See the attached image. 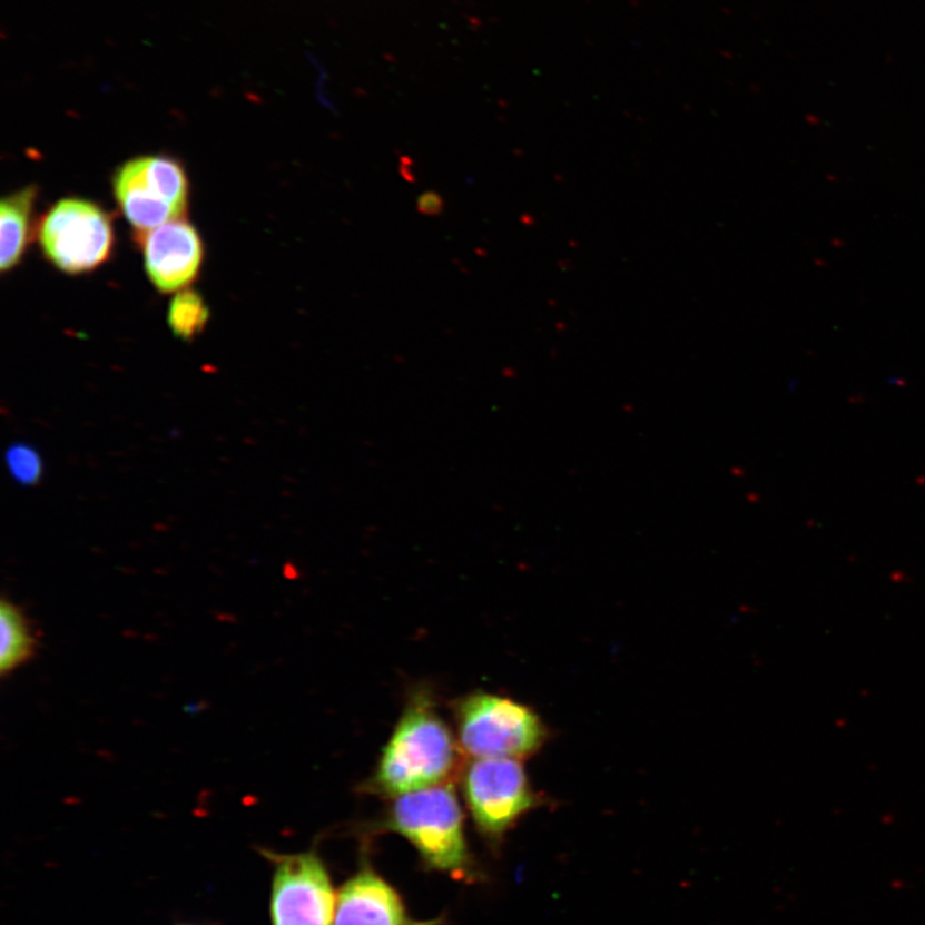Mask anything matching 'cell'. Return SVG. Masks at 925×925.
<instances>
[{
	"mask_svg": "<svg viewBox=\"0 0 925 925\" xmlns=\"http://www.w3.org/2000/svg\"><path fill=\"white\" fill-rule=\"evenodd\" d=\"M178 925H197V924H178Z\"/></svg>",
	"mask_w": 925,
	"mask_h": 925,
	"instance_id": "obj_16",
	"label": "cell"
},
{
	"mask_svg": "<svg viewBox=\"0 0 925 925\" xmlns=\"http://www.w3.org/2000/svg\"><path fill=\"white\" fill-rule=\"evenodd\" d=\"M416 211L423 216H430V218H437V216L443 215L445 211V199L443 195L436 190L423 191L416 198Z\"/></svg>",
	"mask_w": 925,
	"mask_h": 925,
	"instance_id": "obj_14",
	"label": "cell"
},
{
	"mask_svg": "<svg viewBox=\"0 0 925 925\" xmlns=\"http://www.w3.org/2000/svg\"><path fill=\"white\" fill-rule=\"evenodd\" d=\"M112 188L116 203L137 236L183 219L188 208L187 174L169 156L131 158L116 170Z\"/></svg>",
	"mask_w": 925,
	"mask_h": 925,
	"instance_id": "obj_5",
	"label": "cell"
},
{
	"mask_svg": "<svg viewBox=\"0 0 925 925\" xmlns=\"http://www.w3.org/2000/svg\"><path fill=\"white\" fill-rule=\"evenodd\" d=\"M38 238L49 263L71 275L104 265L115 240L110 215L82 198H65L49 208L40 222Z\"/></svg>",
	"mask_w": 925,
	"mask_h": 925,
	"instance_id": "obj_6",
	"label": "cell"
},
{
	"mask_svg": "<svg viewBox=\"0 0 925 925\" xmlns=\"http://www.w3.org/2000/svg\"><path fill=\"white\" fill-rule=\"evenodd\" d=\"M457 745L476 758H514L535 755L545 744L548 730L532 708L514 699L472 693L455 710Z\"/></svg>",
	"mask_w": 925,
	"mask_h": 925,
	"instance_id": "obj_3",
	"label": "cell"
},
{
	"mask_svg": "<svg viewBox=\"0 0 925 925\" xmlns=\"http://www.w3.org/2000/svg\"><path fill=\"white\" fill-rule=\"evenodd\" d=\"M0 672L3 677L28 662L37 651V639L20 607L3 599L0 604Z\"/></svg>",
	"mask_w": 925,
	"mask_h": 925,
	"instance_id": "obj_11",
	"label": "cell"
},
{
	"mask_svg": "<svg viewBox=\"0 0 925 925\" xmlns=\"http://www.w3.org/2000/svg\"><path fill=\"white\" fill-rule=\"evenodd\" d=\"M4 461L11 478L21 486L35 488L43 480V457L30 444L16 443L8 446Z\"/></svg>",
	"mask_w": 925,
	"mask_h": 925,
	"instance_id": "obj_13",
	"label": "cell"
},
{
	"mask_svg": "<svg viewBox=\"0 0 925 925\" xmlns=\"http://www.w3.org/2000/svg\"><path fill=\"white\" fill-rule=\"evenodd\" d=\"M333 925H441V919L412 918L396 888L364 863L340 888Z\"/></svg>",
	"mask_w": 925,
	"mask_h": 925,
	"instance_id": "obj_9",
	"label": "cell"
},
{
	"mask_svg": "<svg viewBox=\"0 0 925 925\" xmlns=\"http://www.w3.org/2000/svg\"><path fill=\"white\" fill-rule=\"evenodd\" d=\"M37 197L38 188L29 186L4 197L0 204V270L3 273L14 269L27 252Z\"/></svg>",
	"mask_w": 925,
	"mask_h": 925,
	"instance_id": "obj_10",
	"label": "cell"
},
{
	"mask_svg": "<svg viewBox=\"0 0 925 925\" xmlns=\"http://www.w3.org/2000/svg\"><path fill=\"white\" fill-rule=\"evenodd\" d=\"M210 311L201 295L194 289L180 291L169 305L168 326L178 340L190 343L206 329Z\"/></svg>",
	"mask_w": 925,
	"mask_h": 925,
	"instance_id": "obj_12",
	"label": "cell"
},
{
	"mask_svg": "<svg viewBox=\"0 0 925 925\" xmlns=\"http://www.w3.org/2000/svg\"><path fill=\"white\" fill-rule=\"evenodd\" d=\"M272 864L270 925H333L337 894L318 853L278 854L258 848Z\"/></svg>",
	"mask_w": 925,
	"mask_h": 925,
	"instance_id": "obj_7",
	"label": "cell"
},
{
	"mask_svg": "<svg viewBox=\"0 0 925 925\" xmlns=\"http://www.w3.org/2000/svg\"><path fill=\"white\" fill-rule=\"evenodd\" d=\"M382 828L410 842L427 869L465 883L480 879L465 838L460 799L452 785L394 797Z\"/></svg>",
	"mask_w": 925,
	"mask_h": 925,
	"instance_id": "obj_2",
	"label": "cell"
},
{
	"mask_svg": "<svg viewBox=\"0 0 925 925\" xmlns=\"http://www.w3.org/2000/svg\"><path fill=\"white\" fill-rule=\"evenodd\" d=\"M463 795L479 831L494 846L502 844L524 815L543 804L523 765L514 758L471 762L463 775Z\"/></svg>",
	"mask_w": 925,
	"mask_h": 925,
	"instance_id": "obj_4",
	"label": "cell"
},
{
	"mask_svg": "<svg viewBox=\"0 0 925 925\" xmlns=\"http://www.w3.org/2000/svg\"><path fill=\"white\" fill-rule=\"evenodd\" d=\"M138 237L147 277L163 294L186 288L196 279L204 262V244L194 225L174 220Z\"/></svg>",
	"mask_w": 925,
	"mask_h": 925,
	"instance_id": "obj_8",
	"label": "cell"
},
{
	"mask_svg": "<svg viewBox=\"0 0 925 925\" xmlns=\"http://www.w3.org/2000/svg\"><path fill=\"white\" fill-rule=\"evenodd\" d=\"M460 745L433 707L419 696L406 707L383 748L372 786L381 795L397 797L443 785L460 766Z\"/></svg>",
	"mask_w": 925,
	"mask_h": 925,
	"instance_id": "obj_1",
	"label": "cell"
},
{
	"mask_svg": "<svg viewBox=\"0 0 925 925\" xmlns=\"http://www.w3.org/2000/svg\"><path fill=\"white\" fill-rule=\"evenodd\" d=\"M400 173L407 181H415V174L413 173V161L411 157H400Z\"/></svg>",
	"mask_w": 925,
	"mask_h": 925,
	"instance_id": "obj_15",
	"label": "cell"
}]
</instances>
